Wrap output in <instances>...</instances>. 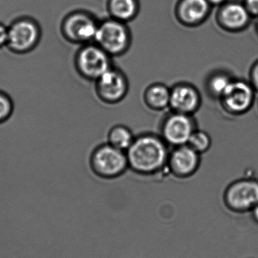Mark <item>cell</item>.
Instances as JSON below:
<instances>
[{"label": "cell", "mask_w": 258, "mask_h": 258, "mask_svg": "<svg viewBox=\"0 0 258 258\" xmlns=\"http://www.w3.org/2000/svg\"><path fill=\"white\" fill-rule=\"evenodd\" d=\"M135 138L130 128L124 125H117L112 127L108 134V144L126 152Z\"/></svg>", "instance_id": "15"}, {"label": "cell", "mask_w": 258, "mask_h": 258, "mask_svg": "<svg viewBox=\"0 0 258 258\" xmlns=\"http://www.w3.org/2000/svg\"><path fill=\"white\" fill-rule=\"evenodd\" d=\"M233 77L224 71H217L206 80V89L212 98L219 100L233 80Z\"/></svg>", "instance_id": "14"}, {"label": "cell", "mask_w": 258, "mask_h": 258, "mask_svg": "<svg viewBox=\"0 0 258 258\" xmlns=\"http://www.w3.org/2000/svg\"><path fill=\"white\" fill-rule=\"evenodd\" d=\"M170 96L171 88L164 83H152L144 92V103L150 110L162 111L169 108Z\"/></svg>", "instance_id": "13"}, {"label": "cell", "mask_w": 258, "mask_h": 258, "mask_svg": "<svg viewBox=\"0 0 258 258\" xmlns=\"http://www.w3.org/2000/svg\"><path fill=\"white\" fill-rule=\"evenodd\" d=\"M249 213L250 215H251L253 221H254L255 224H258V203L253 207V209H251Z\"/></svg>", "instance_id": "24"}, {"label": "cell", "mask_w": 258, "mask_h": 258, "mask_svg": "<svg viewBox=\"0 0 258 258\" xmlns=\"http://www.w3.org/2000/svg\"><path fill=\"white\" fill-rule=\"evenodd\" d=\"M248 11L254 15H258V0H247Z\"/></svg>", "instance_id": "23"}, {"label": "cell", "mask_w": 258, "mask_h": 258, "mask_svg": "<svg viewBox=\"0 0 258 258\" xmlns=\"http://www.w3.org/2000/svg\"><path fill=\"white\" fill-rule=\"evenodd\" d=\"M91 162L94 171L106 179L116 178L129 168L126 152L109 144L97 147L92 154Z\"/></svg>", "instance_id": "3"}, {"label": "cell", "mask_w": 258, "mask_h": 258, "mask_svg": "<svg viewBox=\"0 0 258 258\" xmlns=\"http://www.w3.org/2000/svg\"><path fill=\"white\" fill-rule=\"evenodd\" d=\"M13 104L10 98L0 92V122H5L12 115Z\"/></svg>", "instance_id": "20"}, {"label": "cell", "mask_w": 258, "mask_h": 258, "mask_svg": "<svg viewBox=\"0 0 258 258\" xmlns=\"http://www.w3.org/2000/svg\"><path fill=\"white\" fill-rule=\"evenodd\" d=\"M187 144L201 155L209 151L212 147V141L207 132L197 128L191 135Z\"/></svg>", "instance_id": "18"}, {"label": "cell", "mask_w": 258, "mask_h": 258, "mask_svg": "<svg viewBox=\"0 0 258 258\" xmlns=\"http://www.w3.org/2000/svg\"><path fill=\"white\" fill-rule=\"evenodd\" d=\"M95 82L98 98L107 104H118L128 93V80L119 68L112 67Z\"/></svg>", "instance_id": "7"}, {"label": "cell", "mask_w": 258, "mask_h": 258, "mask_svg": "<svg viewBox=\"0 0 258 258\" xmlns=\"http://www.w3.org/2000/svg\"><path fill=\"white\" fill-rule=\"evenodd\" d=\"M98 26L87 15L76 13L68 17L64 25L65 36L75 42H88L95 39Z\"/></svg>", "instance_id": "12"}, {"label": "cell", "mask_w": 258, "mask_h": 258, "mask_svg": "<svg viewBox=\"0 0 258 258\" xmlns=\"http://www.w3.org/2000/svg\"><path fill=\"white\" fill-rule=\"evenodd\" d=\"M256 93L248 80L233 79L219 101L223 109L229 114L242 116L252 108Z\"/></svg>", "instance_id": "4"}, {"label": "cell", "mask_w": 258, "mask_h": 258, "mask_svg": "<svg viewBox=\"0 0 258 258\" xmlns=\"http://www.w3.org/2000/svg\"><path fill=\"white\" fill-rule=\"evenodd\" d=\"M201 104V94L193 85L179 83L171 88L169 108L171 111L194 115L199 110Z\"/></svg>", "instance_id": "11"}, {"label": "cell", "mask_w": 258, "mask_h": 258, "mask_svg": "<svg viewBox=\"0 0 258 258\" xmlns=\"http://www.w3.org/2000/svg\"><path fill=\"white\" fill-rule=\"evenodd\" d=\"M208 10L206 0H184L181 7V15L189 22L198 21L205 15Z\"/></svg>", "instance_id": "17"}, {"label": "cell", "mask_w": 258, "mask_h": 258, "mask_svg": "<svg viewBox=\"0 0 258 258\" xmlns=\"http://www.w3.org/2000/svg\"><path fill=\"white\" fill-rule=\"evenodd\" d=\"M257 107H258V101H257Z\"/></svg>", "instance_id": "26"}, {"label": "cell", "mask_w": 258, "mask_h": 258, "mask_svg": "<svg viewBox=\"0 0 258 258\" xmlns=\"http://www.w3.org/2000/svg\"><path fill=\"white\" fill-rule=\"evenodd\" d=\"M169 146L161 135L142 134L126 151L129 168L140 175H153L168 167Z\"/></svg>", "instance_id": "1"}, {"label": "cell", "mask_w": 258, "mask_h": 258, "mask_svg": "<svg viewBox=\"0 0 258 258\" xmlns=\"http://www.w3.org/2000/svg\"><path fill=\"white\" fill-rule=\"evenodd\" d=\"M39 39L38 26L30 20L21 19L9 29L7 45L15 52H27L36 46Z\"/></svg>", "instance_id": "10"}, {"label": "cell", "mask_w": 258, "mask_h": 258, "mask_svg": "<svg viewBox=\"0 0 258 258\" xmlns=\"http://www.w3.org/2000/svg\"><path fill=\"white\" fill-rule=\"evenodd\" d=\"M111 10L117 18L127 19L134 13V1L133 0H112Z\"/></svg>", "instance_id": "19"}, {"label": "cell", "mask_w": 258, "mask_h": 258, "mask_svg": "<svg viewBox=\"0 0 258 258\" xmlns=\"http://www.w3.org/2000/svg\"><path fill=\"white\" fill-rule=\"evenodd\" d=\"M77 70L88 80H97L112 68L110 55L98 45H86L77 56Z\"/></svg>", "instance_id": "6"}, {"label": "cell", "mask_w": 258, "mask_h": 258, "mask_svg": "<svg viewBox=\"0 0 258 258\" xmlns=\"http://www.w3.org/2000/svg\"><path fill=\"white\" fill-rule=\"evenodd\" d=\"M197 129L193 115L171 111L165 116L161 126V137L172 147L188 144L191 135Z\"/></svg>", "instance_id": "5"}, {"label": "cell", "mask_w": 258, "mask_h": 258, "mask_svg": "<svg viewBox=\"0 0 258 258\" xmlns=\"http://www.w3.org/2000/svg\"><path fill=\"white\" fill-rule=\"evenodd\" d=\"M211 1L213 2V3H221V2L223 1V0H211Z\"/></svg>", "instance_id": "25"}, {"label": "cell", "mask_w": 258, "mask_h": 258, "mask_svg": "<svg viewBox=\"0 0 258 258\" xmlns=\"http://www.w3.org/2000/svg\"><path fill=\"white\" fill-rule=\"evenodd\" d=\"M201 164V154L188 144L173 147L170 151L168 168L170 172L180 179L192 177Z\"/></svg>", "instance_id": "8"}, {"label": "cell", "mask_w": 258, "mask_h": 258, "mask_svg": "<svg viewBox=\"0 0 258 258\" xmlns=\"http://www.w3.org/2000/svg\"><path fill=\"white\" fill-rule=\"evenodd\" d=\"M224 203L233 213H249L258 203L257 179L245 177L230 183L224 192Z\"/></svg>", "instance_id": "2"}, {"label": "cell", "mask_w": 258, "mask_h": 258, "mask_svg": "<svg viewBox=\"0 0 258 258\" xmlns=\"http://www.w3.org/2000/svg\"><path fill=\"white\" fill-rule=\"evenodd\" d=\"M224 23L232 28H239L248 21V11L240 5H230L222 13Z\"/></svg>", "instance_id": "16"}, {"label": "cell", "mask_w": 258, "mask_h": 258, "mask_svg": "<svg viewBox=\"0 0 258 258\" xmlns=\"http://www.w3.org/2000/svg\"><path fill=\"white\" fill-rule=\"evenodd\" d=\"M8 36H9V29L0 24V48L7 45Z\"/></svg>", "instance_id": "22"}, {"label": "cell", "mask_w": 258, "mask_h": 258, "mask_svg": "<svg viewBox=\"0 0 258 258\" xmlns=\"http://www.w3.org/2000/svg\"><path fill=\"white\" fill-rule=\"evenodd\" d=\"M95 41L109 55L122 54L128 45V35L124 27L115 21H107L98 26Z\"/></svg>", "instance_id": "9"}, {"label": "cell", "mask_w": 258, "mask_h": 258, "mask_svg": "<svg viewBox=\"0 0 258 258\" xmlns=\"http://www.w3.org/2000/svg\"><path fill=\"white\" fill-rule=\"evenodd\" d=\"M248 81L250 82L256 92H258V60H256L250 68Z\"/></svg>", "instance_id": "21"}]
</instances>
